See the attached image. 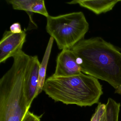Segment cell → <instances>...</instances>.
Here are the masks:
<instances>
[{"instance_id":"obj_1","label":"cell","mask_w":121,"mask_h":121,"mask_svg":"<svg viewBox=\"0 0 121 121\" xmlns=\"http://www.w3.org/2000/svg\"><path fill=\"white\" fill-rule=\"evenodd\" d=\"M71 50L82 73L108 82L115 89L121 85V52L100 37L83 39Z\"/></svg>"},{"instance_id":"obj_2","label":"cell","mask_w":121,"mask_h":121,"mask_svg":"<svg viewBox=\"0 0 121 121\" xmlns=\"http://www.w3.org/2000/svg\"><path fill=\"white\" fill-rule=\"evenodd\" d=\"M13 58L12 67L0 80V121H22L29 109L25 81L30 56L21 51Z\"/></svg>"},{"instance_id":"obj_3","label":"cell","mask_w":121,"mask_h":121,"mask_svg":"<svg viewBox=\"0 0 121 121\" xmlns=\"http://www.w3.org/2000/svg\"><path fill=\"white\" fill-rule=\"evenodd\" d=\"M43 91L55 102L81 107L98 103L103 93L98 79L82 73L69 77L52 75L46 80Z\"/></svg>"},{"instance_id":"obj_4","label":"cell","mask_w":121,"mask_h":121,"mask_svg":"<svg viewBox=\"0 0 121 121\" xmlns=\"http://www.w3.org/2000/svg\"><path fill=\"white\" fill-rule=\"evenodd\" d=\"M47 19V32L60 50L71 49L83 39L89 29V24L82 12L49 15Z\"/></svg>"},{"instance_id":"obj_5","label":"cell","mask_w":121,"mask_h":121,"mask_svg":"<svg viewBox=\"0 0 121 121\" xmlns=\"http://www.w3.org/2000/svg\"><path fill=\"white\" fill-rule=\"evenodd\" d=\"M25 31L14 34L10 31L4 32L0 42V63H5L8 59L13 57L20 51L26 41Z\"/></svg>"},{"instance_id":"obj_6","label":"cell","mask_w":121,"mask_h":121,"mask_svg":"<svg viewBox=\"0 0 121 121\" xmlns=\"http://www.w3.org/2000/svg\"><path fill=\"white\" fill-rule=\"evenodd\" d=\"M82 73L77 58L71 49H64L59 54L54 73L56 77H69Z\"/></svg>"},{"instance_id":"obj_7","label":"cell","mask_w":121,"mask_h":121,"mask_svg":"<svg viewBox=\"0 0 121 121\" xmlns=\"http://www.w3.org/2000/svg\"><path fill=\"white\" fill-rule=\"evenodd\" d=\"M40 63L38 56H30L26 71L25 92L27 107L30 108L35 98L37 97L39 69Z\"/></svg>"},{"instance_id":"obj_8","label":"cell","mask_w":121,"mask_h":121,"mask_svg":"<svg viewBox=\"0 0 121 121\" xmlns=\"http://www.w3.org/2000/svg\"><path fill=\"white\" fill-rule=\"evenodd\" d=\"M121 2V0H74L67 3L69 4H78L81 7L86 8L98 15L112 10L118 3Z\"/></svg>"},{"instance_id":"obj_9","label":"cell","mask_w":121,"mask_h":121,"mask_svg":"<svg viewBox=\"0 0 121 121\" xmlns=\"http://www.w3.org/2000/svg\"><path fill=\"white\" fill-rule=\"evenodd\" d=\"M54 39L51 37L47 47L46 51L39 69V80L37 86V96L43 91V88L46 81V73L49 60L50 58L52 49L53 43Z\"/></svg>"},{"instance_id":"obj_10","label":"cell","mask_w":121,"mask_h":121,"mask_svg":"<svg viewBox=\"0 0 121 121\" xmlns=\"http://www.w3.org/2000/svg\"><path fill=\"white\" fill-rule=\"evenodd\" d=\"M120 107V103L109 98L105 104L103 121H118Z\"/></svg>"},{"instance_id":"obj_11","label":"cell","mask_w":121,"mask_h":121,"mask_svg":"<svg viewBox=\"0 0 121 121\" xmlns=\"http://www.w3.org/2000/svg\"><path fill=\"white\" fill-rule=\"evenodd\" d=\"M35 1V0H8L6 1L7 3L12 5L14 9L24 10L27 13L31 22L34 24L31 14L33 13L32 7Z\"/></svg>"},{"instance_id":"obj_12","label":"cell","mask_w":121,"mask_h":121,"mask_svg":"<svg viewBox=\"0 0 121 121\" xmlns=\"http://www.w3.org/2000/svg\"><path fill=\"white\" fill-rule=\"evenodd\" d=\"M32 12L43 15L47 18L49 16L44 0H35L32 7Z\"/></svg>"},{"instance_id":"obj_13","label":"cell","mask_w":121,"mask_h":121,"mask_svg":"<svg viewBox=\"0 0 121 121\" xmlns=\"http://www.w3.org/2000/svg\"><path fill=\"white\" fill-rule=\"evenodd\" d=\"M105 104L99 103L90 121H101L105 112Z\"/></svg>"},{"instance_id":"obj_14","label":"cell","mask_w":121,"mask_h":121,"mask_svg":"<svg viewBox=\"0 0 121 121\" xmlns=\"http://www.w3.org/2000/svg\"><path fill=\"white\" fill-rule=\"evenodd\" d=\"M42 116H38L28 111L22 121H41Z\"/></svg>"},{"instance_id":"obj_15","label":"cell","mask_w":121,"mask_h":121,"mask_svg":"<svg viewBox=\"0 0 121 121\" xmlns=\"http://www.w3.org/2000/svg\"><path fill=\"white\" fill-rule=\"evenodd\" d=\"M10 31L14 34H19L22 32L20 24L19 22H15L11 25L10 27Z\"/></svg>"},{"instance_id":"obj_16","label":"cell","mask_w":121,"mask_h":121,"mask_svg":"<svg viewBox=\"0 0 121 121\" xmlns=\"http://www.w3.org/2000/svg\"><path fill=\"white\" fill-rule=\"evenodd\" d=\"M115 93L119 94L121 95V85L117 89H115Z\"/></svg>"},{"instance_id":"obj_17","label":"cell","mask_w":121,"mask_h":121,"mask_svg":"<svg viewBox=\"0 0 121 121\" xmlns=\"http://www.w3.org/2000/svg\"><path fill=\"white\" fill-rule=\"evenodd\" d=\"M101 121H103V117L102 118V119H101Z\"/></svg>"}]
</instances>
